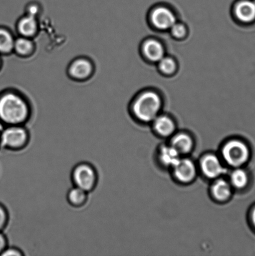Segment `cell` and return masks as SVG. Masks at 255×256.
Returning <instances> with one entry per match:
<instances>
[{
    "instance_id": "cell-14",
    "label": "cell",
    "mask_w": 255,
    "mask_h": 256,
    "mask_svg": "<svg viewBox=\"0 0 255 256\" xmlns=\"http://www.w3.org/2000/svg\"><path fill=\"white\" fill-rule=\"evenodd\" d=\"M153 122L155 130L162 136L171 135L176 128L173 120L166 115H158Z\"/></svg>"
},
{
    "instance_id": "cell-21",
    "label": "cell",
    "mask_w": 255,
    "mask_h": 256,
    "mask_svg": "<svg viewBox=\"0 0 255 256\" xmlns=\"http://www.w3.org/2000/svg\"><path fill=\"white\" fill-rule=\"evenodd\" d=\"M159 68L167 75L173 74L177 69L176 61L171 57L165 56L158 62Z\"/></svg>"
},
{
    "instance_id": "cell-26",
    "label": "cell",
    "mask_w": 255,
    "mask_h": 256,
    "mask_svg": "<svg viewBox=\"0 0 255 256\" xmlns=\"http://www.w3.org/2000/svg\"><path fill=\"white\" fill-rule=\"evenodd\" d=\"M6 240L3 235L0 233V254L6 249Z\"/></svg>"
},
{
    "instance_id": "cell-24",
    "label": "cell",
    "mask_w": 255,
    "mask_h": 256,
    "mask_svg": "<svg viewBox=\"0 0 255 256\" xmlns=\"http://www.w3.org/2000/svg\"><path fill=\"white\" fill-rule=\"evenodd\" d=\"M2 256H22L24 255L23 253L21 252L17 248H8V249H5L1 254Z\"/></svg>"
},
{
    "instance_id": "cell-19",
    "label": "cell",
    "mask_w": 255,
    "mask_h": 256,
    "mask_svg": "<svg viewBox=\"0 0 255 256\" xmlns=\"http://www.w3.org/2000/svg\"><path fill=\"white\" fill-rule=\"evenodd\" d=\"M231 192V184L224 180H217L212 186V194L217 200L221 202L228 200Z\"/></svg>"
},
{
    "instance_id": "cell-12",
    "label": "cell",
    "mask_w": 255,
    "mask_h": 256,
    "mask_svg": "<svg viewBox=\"0 0 255 256\" xmlns=\"http://www.w3.org/2000/svg\"><path fill=\"white\" fill-rule=\"evenodd\" d=\"M144 54L150 61L158 62L165 55L163 44L158 40L149 39L144 42L142 46Z\"/></svg>"
},
{
    "instance_id": "cell-7",
    "label": "cell",
    "mask_w": 255,
    "mask_h": 256,
    "mask_svg": "<svg viewBox=\"0 0 255 256\" xmlns=\"http://www.w3.org/2000/svg\"><path fill=\"white\" fill-rule=\"evenodd\" d=\"M151 22L157 29L167 30L177 22L176 15L168 8L164 6H157L152 11Z\"/></svg>"
},
{
    "instance_id": "cell-10",
    "label": "cell",
    "mask_w": 255,
    "mask_h": 256,
    "mask_svg": "<svg viewBox=\"0 0 255 256\" xmlns=\"http://www.w3.org/2000/svg\"><path fill=\"white\" fill-rule=\"evenodd\" d=\"M177 179L182 182H190L196 175V168L194 162L188 159H181L173 167Z\"/></svg>"
},
{
    "instance_id": "cell-22",
    "label": "cell",
    "mask_w": 255,
    "mask_h": 256,
    "mask_svg": "<svg viewBox=\"0 0 255 256\" xmlns=\"http://www.w3.org/2000/svg\"><path fill=\"white\" fill-rule=\"evenodd\" d=\"M171 30L172 35L177 38H182L187 34V28L184 24L176 22L172 26Z\"/></svg>"
},
{
    "instance_id": "cell-6",
    "label": "cell",
    "mask_w": 255,
    "mask_h": 256,
    "mask_svg": "<svg viewBox=\"0 0 255 256\" xmlns=\"http://www.w3.org/2000/svg\"><path fill=\"white\" fill-rule=\"evenodd\" d=\"M222 155L227 164L233 167L243 165L248 160L249 150L243 142L232 140L227 142L222 149Z\"/></svg>"
},
{
    "instance_id": "cell-17",
    "label": "cell",
    "mask_w": 255,
    "mask_h": 256,
    "mask_svg": "<svg viewBox=\"0 0 255 256\" xmlns=\"http://www.w3.org/2000/svg\"><path fill=\"white\" fill-rule=\"evenodd\" d=\"M172 146L180 154H185L189 153L193 147V142L189 135L179 134L176 136L172 140Z\"/></svg>"
},
{
    "instance_id": "cell-13",
    "label": "cell",
    "mask_w": 255,
    "mask_h": 256,
    "mask_svg": "<svg viewBox=\"0 0 255 256\" xmlns=\"http://www.w3.org/2000/svg\"><path fill=\"white\" fill-rule=\"evenodd\" d=\"M235 12L240 21L244 22H253L255 19V2L241 0L237 2Z\"/></svg>"
},
{
    "instance_id": "cell-5",
    "label": "cell",
    "mask_w": 255,
    "mask_h": 256,
    "mask_svg": "<svg viewBox=\"0 0 255 256\" xmlns=\"http://www.w3.org/2000/svg\"><path fill=\"white\" fill-rule=\"evenodd\" d=\"M72 180L75 186L89 192L96 187L97 172L95 168L88 163H81L76 166L72 170Z\"/></svg>"
},
{
    "instance_id": "cell-28",
    "label": "cell",
    "mask_w": 255,
    "mask_h": 256,
    "mask_svg": "<svg viewBox=\"0 0 255 256\" xmlns=\"http://www.w3.org/2000/svg\"></svg>"
},
{
    "instance_id": "cell-9",
    "label": "cell",
    "mask_w": 255,
    "mask_h": 256,
    "mask_svg": "<svg viewBox=\"0 0 255 256\" xmlns=\"http://www.w3.org/2000/svg\"><path fill=\"white\" fill-rule=\"evenodd\" d=\"M201 169L207 178L212 179L218 178L226 172L221 160L213 154L207 155L202 158Z\"/></svg>"
},
{
    "instance_id": "cell-15",
    "label": "cell",
    "mask_w": 255,
    "mask_h": 256,
    "mask_svg": "<svg viewBox=\"0 0 255 256\" xmlns=\"http://www.w3.org/2000/svg\"><path fill=\"white\" fill-rule=\"evenodd\" d=\"M16 36L11 30L0 28V54H9L13 52Z\"/></svg>"
},
{
    "instance_id": "cell-3",
    "label": "cell",
    "mask_w": 255,
    "mask_h": 256,
    "mask_svg": "<svg viewBox=\"0 0 255 256\" xmlns=\"http://www.w3.org/2000/svg\"><path fill=\"white\" fill-rule=\"evenodd\" d=\"M96 71L93 61L89 57L80 56L70 62L67 67V76L72 81L84 82L91 78Z\"/></svg>"
},
{
    "instance_id": "cell-4",
    "label": "cell",
    "mask_w": 255,
    "mask_h": 256,
    "mask_svg": "<svg viewBox=\"0 0 255 256\" xmlns=\"http://www.w3.org/2000/svg\"><path fill=\"white\" fill-rule=\"evenodd\" d=\"M28 130L24 125L7 126L1 135V144L7 149L19 150L26 146L29 142Z\"/></svg>"
},
{
    "instance_id": "cell-16",
    "label": "cell",
    "mask_w": 255,
    "mask_h": 256,
    "mask_svg": "<svg viewBox=\"0 0 255 256\" xmlns=\"http://www.w3.org/2000/svg\"><path fill=\"white\" fill-rule=\"evenodd\" d=\"M179 152L172 146H166L161 148L159 152V158L164 164L173 168L181 160Z\"/></svg>"
},
{
    "instance_id": "cell-25",
    "label": "cell",
    "mask_w": 255,
    "mask_h": 256,
    "mask_svg": "<svg viewBox=\"0 0 255 256\" xmlns=\"http://www.w3.org/2000/svg\"><path fill=\"white\" fill-rule=\"evenodd\" d=\"M7 220V215L6 210L0 206V230L6 225Z\"/></svg>"
},
{
    "instance_id": "cell-11",
    "label": "cell",
    "mask_w": 255,
    "mask_h": 256,
    "mask_svg": "<svg viewBox=\"0 0 255 256\" xmlns=\"http://www.w3.org/2000/svg\"><path fill=\"white\" fill-rule=\"evenodd\" d=\"M36 46L33 38L21 36L15 38L13 52L21 58H28L36 52Z\"/></svg>"
},
{
    "instance_id": "cell-20",
    "label": "cell",
    "mask_w": 255,
    "mask_h": 256,
    "mask_svg": "<svg viewBox=\"0 0 255 256\" xmlns=\"http://www.w3.org/2000/svg\"><path fill=\"white\" fill-rule=\"evenodd\" d=\"M231 182L234 187L241 189L247 185L248 182V176L244 170L237 169L232 173Z\"/></svg>"
},
{
    "instance_id": "cell-23",
    "label": "cell",
    "mask_w": 255,
    "mask_h": 256,
    "mask_svg": "<svg viewBox=\"0 0 255 256\" xmlns=\"http://www.w3.org/2000/svg\"><path fill=\"white\" fill-rule=\"evenodd\" d=\"M41 12V6L37 2H29L25 7L24 14L38 18Z\"/></svg>"
},
{
    "instance_id": "cell-2",
    "label": "cell",
    "mask_w": 255,
    "mask_h": 256,
    "mask_svg": "<svg viewBox=\"0 0 255 256\" xmlns=\"http://www.w3.org/2000/svg\"><path fill=\"white\" fill-rule=\"evenodd\" d=\"M161 97L154 91H146L135 100L132 112L137 119L143 122H153L162 108Z\"/></svg>"
},
{
    "instance_id": "cell-1",
    "label": "cell",
    "mask_w": 255,
    "mask_h": 256,
    "mask_svg": "<svg viewBox=\"0 0 255 256\" xmlns=\"http://www.w3.org/2000/svg\"><path fill=\"white\" fill-rule=\"evenodd\" d=\"M31 114V102L19 90L9 89L0 96V120L7 126L24 125Z\"/></svg>"
},
{
    "instance_id": "cell-27",
    "label": "cell",
    "mask_w": 255,
    "mask_h": 256,
    "mask_svg": "<svg viewBox=\"0 0 255 256\" xmlns=\"http://www.w3.org/2000/svg\"><path fill=\"white\" fill-rule=\"evenodd\" d=\"M252 220H253V222L255 226V209L254 210L253 213H252Z\"/></svg>"
},
{
    "instance_id": "cell-18",
    "label": "cell",
    "mask_w": 255,
    "mask_h": 256,
    "mask_svg": "<svg viewBox=\"0 0 255 256\" xmlns=\"http://www.w3.org/2000/svg\"><path fill=\"white\" fill-rule=\"evenodd\" d=\"M87 194L88 192L86 190L74 186V187L72 188L67 192V199L72 206L81 207L87 202Z\"/></svg>"
},
{
    "instance_id": "cell-8",
    "label": "cell",
    "mask_w": 255,
    "mask_h": 256,
    "mask_svg": "<svg viewBox=\"0 0 255 256\" xmlns=\"http://www.w3.org/2000/svg\"><path fill=\"white\" fill-rule=\"evenodd\" d=\"M15 27L17 36L34 38L39 32L38 18L24 14L17 19Z\"/></svg>"
}]
</instances>
